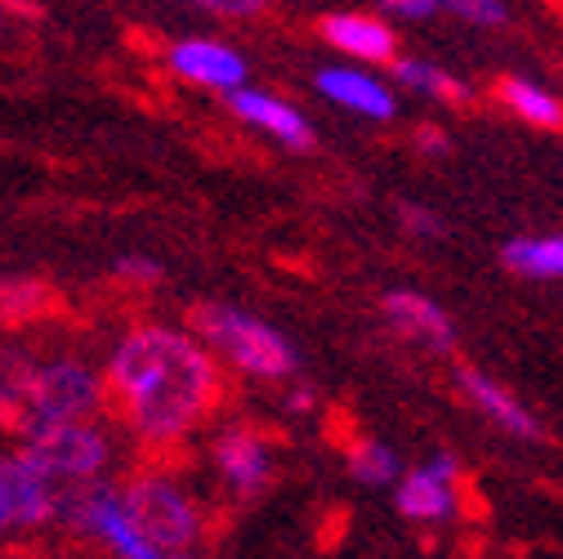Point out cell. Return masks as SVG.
<instances>
[{
  "instance_id": "cell-25",
  "label": "cell",
  "mask_w": 563,
  "mask_h": 559,
  "mask_svg": "<svg viewBox=\"0 0 563 559\" xmlns=\"http://www.w3.org/2000/svg\"><path fill=\"white\" fill-rule=\"evenodd\" d=\"M402 216H407V224H411V233H439V216H430L426 206H402Z\"/></svg>"
},
{
  "instance_id": "cell-12",
  "label": "cell",
  "mask_w": 563,
  "mask_h": 559,
  "mask_svg": "<svg viewBox=\"0 0 563 559\" xmlns=\"http://www.w3.org/2000/svg\"><path fill=\"white\" fill-rule=\"evenodd\" d=\"M385 318H389L402 336L430 344V349H452V344H456L452 318H448L430 296H420V292H389V296H385Z\"/></svg>"
},
{
  "instance_id": "cell-19",
  "label": "cell",
  "mask_w": 563,
  "mask_h": 559,
  "mask_svg": "<svg viewBox=\"0 0 563 559\" xmlns=\"http://www.w3.org/2000/svg\"><path fill=\"white\" fill-rule=\"evenodd\" d=\"M349 470H354V479L380 487V483L398 479V457L385 443H376V439H354V443H349Z\"/></svg>"
},
{
  "instance_id": "cell-15",
  "label": "cell",
  "mask_w": 563,
  "mask_h": 559,
  "mask_svg": "<svg viewBox=\"0 0 563 559\" xmlns=\"http://www.w3.org/2000/svg\"><path fill=\"white\" fill-rule=\"evenodd\" d=\"M461 385H465V394L497 421L501 430H510V435H523V439H537L541 435V426H537V416L515 398V394H506L492 376H483V372H474V368H465L461 372Z\"/></svg>"
},
{
  "instance_id": "cell-26",
  "label": "cell",
  "mask_w": 563,
  "mask_h": 559,
  "mask_svg": "<svg viewBox=\"0 0 563 559\" xmlns=\"http://www.w3.org/2000/svg\"><path fill=\"white\" fill-rule=\"evenodd\" d=\"M416 144H420V149H430V153H448V139H443L439 130H420V134H416Z\"/></svg>"
},
{
  "instance_id": "cell-24",
  "label": "cell",
  "mask_w": 563,
  "mask_h": 559,
  "mask_svg": "<svg viewBox=\"0 0 563 559\" xmlns=\"http://www.w3.org/2000/svg\"><path fill=\"white\" fill-rule=\"evenodd\" d=\"M117 273H121V277H134V283H157L162 268H157L153 260H134V255H130V260L117 264Z\"/></svg>"
},
{
  "instance_id": "cell-21",
  "label": "cell",
  "mask_w": 563,
  "mask_h": 559,
  "mask_svg": "<svg viewBox=\"0 0 563 559\" xmlns=\"http://www.w3.org/2000/svg\"><path fill=\"white\" fill-rule=\"evenodd\" d=\"M41 300H45V292L36 287V283H10L5 287V318H19V314H41Z\"/></svg>"
},
{
  "instance_id": "cell-14",
  "label": "cell",
  "mask_w": 563,
  "mask_h": 559,
  "mask_svg": "<svg viewBox=\"0 0 563 559\" xmlns=\"http://www.w3.org/2000/svg\"><path fill=\"white\" fill-rule=\"evenodd\" d=\"M318 90L331 99V103H340V108H349V112H363V117H372V121H389L394 117V95L376 81V77H367V73H354V67H327V73H318Z\"/></svg>"
},
{
  "instance_id": "cell-9",
  "label": "cell",
  "mask_w": 563,
  "mask_h": 559,
  "mask_svg": "<svg viewBox=\"0 0 563 559\" xmlns=\"http://www.w3.org/2000/svg\"><path fill=\"white\" fill-rule=\"evenodd\" d=\"M170 67L192 81V86H210V90H238L246 86V58L220 41H184L170 50Z\"/></svg>"
},
{
  "instance_id": "cell-17",
  "label": "cell",
  "mask_w": 563,
  "mask_h": 559,
  "mask_svg": "<svg viewBox=\"0 0 563 559\" xmlns=\"http://www.w3.org/2000/svg\"><path fill=\"white\" fill-rule=\"evenodd\" d=\"M506 264L523 277H563V238H519L506 246Z\"/></svg>"
},
{
  "instance_id": "cell-10",
  "label": "cell",
  "mask_w": 563,
  "mask_h": 559,
  "mask_svg": "<svg viewBox=\"0 0 563 559\" xmlns=\"http://www.w3.org/2000/svg\"><path fill=\"white\" fill-rule=\"evenodd\" d=\"M216 465H220V474L238 487L242 497L264 493L268 479H273V457H268L264 435L242 430V426H238V430H224V435L216 439Z\"/></svg>"
},
{
  "instance_id": "cell-16",
  "label": "cell",
  "mask_w": 563,
  "mask_h": 559,
  "mask_svg": "<svg viewBox=\"0 0 563 559\" xmlns=\"http://www.w3.org/2000/svg\"><path fill=\"white\" fill-rule=\"evenodd\" d=\"M501 99H506V108L519 112L523 121H532V125H541V130H563V103H559L550 90H541V86H532V81H523V77H506V81H501Z\"/></svg>"
},
{
  "instance_id": "cell-8",
  "label": "cell",
  "mask_w": 563,
  "mask_h": 559,
  "mask_svg": "<svg viewBox=\"0 0 563 559\" xmlns=\"http://www.w3.org/2000/svg\"><path fill=\"white\" fill-rule=\"evenodd\" d=\"M456 479L461 465L452 457H434L430 465H420L411 474L398 479V511L416 524H443L461 515V497H456Z\"/></svg>"
},
{
  "instance_id": "cell-23",
  "label": "cell",
  "mask_w": 563,
  "mask_h": 559,
  "mask_svg": "<svg viewBox=\"0 0 563 559\" xmlns=\"http://www.w3.org/2000/svg\"><path fill=\"white\" fill-rule=\"evenodd\" d=\"M380 6L402 14V19H430V14L448 10V0H380Z\"/></svg>"
},
{
  "instance_id": "cell-1",
  "label": "cell",
  "mask_w": 563,
  "mask_h": 559,
  "mask_svg": "<svg viewBox=\"0 0 563 559\" xmlns=\"http://www.w3.org/2000/svg\"><path fill=\"white\" fill-rule=\"evenodd\" d=\"M108 398L144 443H179L220 398V372L184 331L139 327L108 363Z\"/></svg>"
},
{
  "instance_id": "cell-18",
  "label": "cell",
  "mask_w": 563,
  "mask_h": 559,
  "mask_svg": "<svg viewBox=\"0 0 563 559\" xmlns=\"http://www.w3.org/2000/svg\"><path fill=\"white\" fill-rule=\"evenodd\" d=\"M394 73H398V81H402V86H411V90H420V95H430V99H443V103H465V99H470V90H465L456 77L439 73L434 63H420V58H394Z\"/></svg>"
},
{
  "instance_id": "cell-13",
  "label": "cell",
  "mask_w": 563,
  "mask_h": 559,
  "mask_svg": "<svg viewBox=\"0 0 563 559\" xmlns=\"http://www.w3.org/2000/svg\"><path fill=\"white\" fill-rule=\"evenodd\" d=\"M322 36L335 50L354 54V58H367V63H394V54H398L394 28L372 19V14H327L322 19Z\"/></svg>"
},
{
  "instance_id": "cell-20",
  "label": "cell",
  "mask_w": 563,
  "mask_h": 559,
  "mask_svg": "<svg viewBox=\"0 0 563 559\" xmlns=\"http://www.w3.org/2000/svg\"><path fill=\"white\" fill-rule=\"evenodd\" d=\"M448 10L461 14V19H470V23H478V28L506 23V6H501V0H448Z\"/></svg>"
},
{
  "instance_id": "cell-11",
  "label": "cell",
  "mask_w": 563,
  "mask_h": 559,
  "mask_svg": "<svg viewBox=\"0 0 563 559\" xmlns=\"http://www.w3.org/2000/svg\"><path fill=\"white\" fill-rule=\"evenodd\" d=\"M229 108H233L242 121H251L255 130L273 134L277 144H287V149H309V144H313L309 121H305L287 99H273V95H260V90L238 86V90H229Z\"/></svg>"
},
{
  "instance_id": "cell-3",
  "label": "cell",
  "mask_w": 563,
  "mask_h": 559,
  "mask_svg": "<svg viewBox=\"0 0 563 559\" xmlns=\"http://www.w3.org/2000/svg\"><path fill=\"white\" fill-rule=\"evenodd\" d=\"M192 327L206 336V344H216L220 354L251 372V376H264V381H282L296 372V349L291 340L282 336L277 327L233 309V305H201L192 309Z\"/></svg>"
},
{
  "instance_id": "cell-6",
  "label": "cell",
  "mask_w": 563,
  "mask_h": 559,
  "mask_svg": "<svg viewBox=\"0 0 563 559\" xmlns=\"http://www.w3.org/2000/svg\"><path fill=\"white\" fill-rule=\"evenodd\" d=\"M125 502L134 511V519L144 524V533L162 546V550H184L197 541L201 533V519H197V506L179 493L170 479H134L125 487Z\"/></svg>"
},
{
  "instance_id": "cell-2",
  "label": "cell",
  "mask_w": 563,
  "mask_h": 559,
  "mask_svg": "<svg viewBox=\"0 0 563 559\" xmlns=\"http://www.w3.org/2000/svg\"><path fill=\"white\" fill-rule=\"evenodd\" d=\"M108 398V381H99L86 363L58 359V363H5V407L23 435L63 421H90V412Z\"/></svg>"
},
{
  "instance_id": "cell-5",
  "label": "cell",
  "mask_w": 563,
  "mask_h": 559,
  "mask_svg": "<svg viewBox=\"0 0 563 559\" xmlns=\"http://www.w3.org/2000/svg\"><path fill=\"white\" fill-rule=\"evenodd\" d=\"M23 452L54 479H95L108 465V439L90 421H63L23 435Z\"/></svg>"
},
{
  "instance_id": "cell-27",
  "label": "cell",
  "mask_w": 563,
  "mask_h": 559,
  "mask_svg": "<svg viewBox=\"0 0 563 559\" xmlns=\"http://www.w3.org/2000/svg\"><path fill=\"white\" fill-rule=\"evenodd\" d=\"M313 407V390H296L291 394V412H309Z\"/></svg>"
},
{
  "instance_id": "cell-4",
  "label": "cell",
  "mask_w": 563,
  "mask_h": 559,
  "mask_svg": "<svg viewBox=\"0 0 563 559\" xmlns=\"http://www.w3.org/2000/svg\"><path fill=\"white\" fill-rule=\"evenodd\" d=\"M63 511L73 515L86 533L103 537L121 559H166V550L144 533V524L134 519L125 493H112V487H103V483H90V487H81L77 497H67Z\"/></svg>"
},
{
  "instance_id": "cell-22",
  "label": "cell",
  "mask_w": 563,
  "mask_h": 559,
  "mask_svg": "<svg viewBox=\"0 0 563 559\" xmlns=\"http://www.w3.org/2000/svg\"><path fill=\"white\" fill-rule=\"evenodd\" d=\"M192 6H201L210 14H224V19H251L264 10V0H192Z\"/></svg>"
},
{
  "instance_id": "cell-7",
  "label": "cell",
  "mask_w": 563,
  "mask_h": 559,
  "mask_svg": "<svg viewBox=\"0 0 563 559\" xmlns=\"http://www.w3.org/2000/svg\"><path fill=\"white\" fill-rule=\"evenodd\" d=\"M58 511L54 474H45L27 452H14L0 465V524L5 528H36Z\"/></svg>"
}]
</instances>
